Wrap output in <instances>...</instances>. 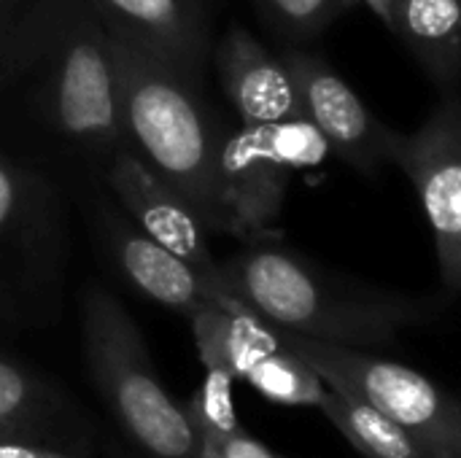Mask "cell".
<instances>
[{
    "label": "cell",
    "instance_id": "1",
    "mask_svg": "<svg viewBox=\"0 0 461 458\" xmlns=\"http://www.w3.org/2000/svg\"><path fill=\"white\" fill-rule=\"evenodd\" d=\"M0 92L89 170L127 140L111 32L92 0H35L0 67Z\"/></svg>",
    "mask_w": 461,
    "mask_h": 458
},
{
    "label": "cell",
    "instance_id": "2",
    "mask_svg": "<svg viewBox=\"0 0 461 458\" xmlns=\"http://www.w3.org/2000/svg\"><path fill=\"white\" fill-rule=\"evenodd\" d=\"M219 273L227 292L273 327L365 351L435 321L451 302L448 297H411L338 275L278 240L243 243V251L219 262Z\"/></svg>",
    "mask_w": 461,
    "mask_h": 458
},
{
    "label": "cell",
    "instance_id": "3",
    "mask_svg": "<svg viewBox=\"0 0 461 458\" xmlns=\"http://www.w3.org/2000/svg\"><path fill=\"white\" fill-rule=\"evenodd\" d=\"M111 46L127 143L181 192L208 229L224 232L216 189L224 127L203 97V81L122 35L111 32Z\"/></svg>",
    "mask_w": 461,
    "mask_h": 458
},
{
    "label": "cell",
    "instance_id": "4",
    "mask_svg": "<svg viewBox=\"0 0 461 458\" xmlns=\"http://www.w3.org/2000/svg\"><path fill=\"white\" fill-rule=\"evenodd\" d=\"M86 370L135 458H197L200 437L165 391L146 340L124 305L97 283L81 294Z\"/></svg>",
    "mask_w": 461,
    "mask_h": 458
},
{
    "label": "cell",
    "instance_id": "5",
    "mask_svg": "<svg viewBox=\"0 0 461 458\" xmlns=\"http://www.w3.org/2000/svg\"><path fill=\"white\" fill-rule=\"evenodd\" d=\"M68 251V211L57 184L0 151V324L54 319Z\"/></svg>",
    "mask_w": 461,
    "mask_h": 458
},
{
    "label": "cell",
    "instance_id": "6",
    "mask_svg": "<svg viewBox=\"0 0 461 458\" xmlns=\"http://www.w3.org/2000/svg\"><path fill=\"white\" fill-rule=\"evenodd\" d=\"M327 151V140L308 119L224 130L216 148L224 232L240 243L281 240L278 219L294 170L321 162Z\"/></svg>",
    "mask_w": 461,
    "mask_h": 458
},
{
    "label": "cell",
    "instance_id": "7",
    "mask_svg": "<svg viewBox=\"0 0 461 458\" xmlns=\"http://www.w3.org/2000/svg\"><path fill=\"white\" fill-rule=\"evenodd\" d=\"M284 343L335 391L362 400L400 424L429 458H461L459 402L413 367L281 329Z\"/></svg>",
    "mask_w": 461,
    "mask_h": 458
},
{
    "label": "cell",
    "instance_id": "8",
    "mask_svg": "<svg viewBox=\"0 0 461 458\" xmlns=\"http://www.w3.org/2000/svg\"><path fill=\"white\" fill-rule=\"evenodd\" d=\"M392 162L411 178L435 235L440 283L448 300L461 292V103L446 92L432 116L411 135H394Z\"/></svg>",
    "mask_w": 461,
    "mask_h": 458
},
{
    "label": "cell",
    "instance_id": "9",
    "mask_svg": "<svg viewBox=\"0 0 461 458\" xmlns=\"http://www.w3.org/2000/svg\"><path fill=\"white\" fill-rule=\"evenodd\" d=\"M92 173L143 235L184 259L211 283L224 286L219 259L208 243L211 229L181 192H176L127 140L119 143Z\"/></svg>",
    "mask_w": 461,
    "mask_h": 458
},
{
    "label": "cell",
    "instance_id": "10",
    "mask_svg": "<svg viewBox=\"0 0 461 458\" xmlns=\"http://www.w3.org/2000/svg\"><path fill=\"white\" fill-rule=\"evenodd\" d=\"M303 100L305 119L321 132L330 151L357 173L375 178L392 162L394 130L386 127L335 67L300 43L281 49Z\"/></svg>",
    "mask_w": 461,
    "mask_h": 458
},
{
    "label": "cell",
    "instance_id": "11",
    "mask_svg": "<svg viewBox=\"0 0 461 458\" xmlns=\"http://www.w3.org/2000/svg\"><path fill=\"white\" fill-rule=\"evenodd\" d=\"M89 221L95 224L97 240L111 256L113 267L149 300H154L162 308H170L181 316H194L208 308L221 310H243V305L235 294H230L224 286L211 283L203 278L194 267H189L184 259L162 248L157 240L143 235L130 216L111 211L108 205H95L86 211Z\"/></svg>",
    "mask_w": 461,
    "mask_h": 458
},
{
    "label": "cell",
    "instance_id": "12",
    "mask_svg": "<svg viewBox=\"0 0 461 458\" xmlns=\"http://www.w3.org/2000/svg\"><path fill=\"white\" fill-rule=\"evenodd\" d=\"M227 0H92L113 35H122L192 78H205L213 30Z\"/></svg>",
    "mask_w": 461,
    "mask_h": 458
},
{
    "label": "cell",
    "instance_id": "13",
    "mask_svg": "<svg viewBox=\"0 0 461 458\" xmlns=\"http://www.w3.org/2000/svg\"><path fill=\"white\" fill-rule=\"evenodd\" d=\"M219 84L240 124L305 119L297 81L281 54L262 46L243 24L232 22L211 46Z\"/></svg>",
    "mask_w": 461,
    "mask_h": 458
},
{
    "label": "cell",
    "instance_id": "14",
    "mask_svg": "<svg viewBox=\"0 0 461 458\" xmlns=\"http://www.w3.org/2000/svg\"><path fill=\"white\" fill-rule=\"evenodd\" d=\"M89 429L70 397L27 362L0 351V440L43 443L86 456Z\"/></svg>",
    "mask_w": 461,
    "mask_h": 458
},
{
    "label": "cell",
    "instance_id": "15",
    "mask_svg": "<svg viewBox=\"0 0 461 458\" xmlns=\"http://www.w3.org/2000/svg\"><path fill=\"white\" fill-rule=\"evenodd\" d=\"M378 16L438 86L446 92L456 89L461 67L459 0H384Z\"/></svg>",
    "mask_w": 461,
    "mask_h": 458
},
{
    "label": "cell",
    "instance_id": "16",
    "mask_svg": "<svg viewBox=\"0 0 461 458\" xmlns=\"http://www.w3.org/2000/svg\"><path fill=\"white\" fill-rule=\"evenodd\" d=\"M319 410L365 458H429L400 424L362 400L327 386Z\"/></svg>",
    "mask_w": 461,
    "mask_h": 458
},
{
    "label": "cell",
    "instance_id": "17",
    "mask_svg": "<svg viewBox=\"0 0 461 458\" xmlns=\"http://www.w3.org/2000/svg\"><path fill=\"white\" fill-rule=\"evenodd\" d=\"M243 381L265 400L292 408H319L327 394V383L284 343V337L278 348L249 367Z\"/></svg>",
    "mask_w": 461,
    "mask_h": 458
},
{
    "label": "cell",
    "instance_id": "18",
    "mask_svg": "<svg viewBox=\"0 0 461 458\" xmlns=\"http://www.w3.org/2000/svg\"><path fill=\"white\" fill-rule=\"evenodd\" d=\"M259 19L286 43L297 46L321 35L348 11L346 0H251Z\"/></svg>",
    "mask_w": 461,
    "mask_h": 458
},
{
    "label": "cell",
    "instance_id": "19",
    "mask_svg": "<svg viewBox=\"0 0 461 458\" xmlns=\"http://www.w3.org/2000/svg\"><path fill=\"white\" fill-rule=\"evenodd\" d=\"M232 386H235V378L227 370L205 367V381L197 386L189 405L184 408V413L197 435L230 437V435L246 432V427L240 424L238 410H235Z\"/></svg>",
    "mask_w": 461,
    "mask_h": 458
},
{
    "label": "cell",
    "instance_id": "20",
    "mask_svg": "<svg viewBox=\"0 0 461 458\" xmlns=\"http://www.w3.org/2000/svg\"><path fill=\"white\" fill-rule=\"evenodd\" d=\"M200 437V451L197 458H286L251 437L249 432L230 435V437H211V435H197Z\"/></svg>",
    "mask_w": 461,
    "mask_h": 458
},
{
    "label": "cell",
    "instance_id": "21",
    "mask_svg": "<svg viewBox=\"0 0 461 458\" xmlns=\"http://www.w3.org/2000/svg\"><path fill=\"white\" fill-rule=\"evenodd\" d=\"M35 0H0V67L8 59Z\"/></svg>",
    "mask_w": 461,
    "mask_h": 458
},
{
    "label": "cell",
    "instance_id": "22",
    "mask_svg": "<svg viewBox=\"0 0 461 458\" xmlns=\"http://www.w3.org/2000/svg\"><path fill=\"white\" fill-rule=\"evenodd\" d=\"M0 458H89L73 451L51 448L43 443H24V440H0Z\"/></svg>",
    "mask_w": 461,
    "mask_h": 458
}]
</instances>
